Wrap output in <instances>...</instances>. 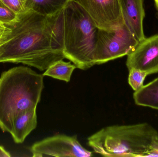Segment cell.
<instances>
[{
	"label": "cell",
	"instance_id": "cell-1",
	"mask_svg": "<svg viewBox=\"0 0 158 157\" xmlns=\"http://www.w3.org/2000/svg\"><path fill=\"white\" fill-rule=\"evenodd\" d=\"M6 25L7 30L0 39V63H21L44 71L65 59L50 17L27 9Z\"/></svg>",
	"mask_w": 158,
	"mask_h": 157
},
{
	"label": "cell",
	"instance_id": "cell-2",
	"mask_svg": "<svg viewBox=\"0 0 158 157\" xmlns=\"http://www.w3.org/2000/svg\"><path fill=\"white\" fill-rule=\"evenodd\" d=\"M44 76L29 67L17 66L0 77V128L10 133L21 112L37 108L44 88Z\"/></svg>",
	"mask_w": 158,
	"mask_h": 157
},
{
	"label": "cell",
	"instance_id": "cell-3",
	"mask_svg": "<svg viewBox=\"0 0 158 157\" xmlns=\"http://www.w3.org/2000/svg\"><path fill=\"white\" fill-rule=\"evenodd\" d=\"M98 29L76 2L71 0L61 11L60 35L63 53L77 68L86 70L95 65L94 53Z\"/></svg>",
	"mask_w": 158,
	"mask_h": 157
},
{
	"label": "cell",
	"instance_id": "cell-4",
	"mask_svg": "<svg viewBox=\"0 0 158 157\" xmlns=\"http://www.w3.org/2000/svg\"><path fill=\"white\" fill-rule=\"evenodd\" d=\"M158 132L148 123L105 127L87 139L94 152L104 157H144Z\"/></svg>",
	"mask_w": 158,
	"mask_h": 157
},
{
	"label": "cell",
	"instance_id": "cell-5",
	"mask_svg": "<svg viewBox=\"0 0 158 157\" xmlns=\"http://www.w3.org/2000/svg\"><path fill=\"white\" fill-rule=\"evenodd\" d=\"M139 41L124 23L111 30L98 29L94 53L95 65L128 55Z\"/></svg>",
	"mask_w": 158,
	"mask_h": 157
},
{
	"label": "cell",
	"instance_id": "cell-6",
	"mask_svg": "<svg viewBox=\"0 0 158 157\" xmlns=\"http://www.w3.org/2000/svg\"><path fill=\"white\" fill-rule=\"evenodd\" d=\"M30 151L34 157H88L93 153L83 147L77 135H56L32 145Z\"/></svg>",
	"mask_w": 158,
	"mask_h": 157
},
{
	"label": "cell",
	"instance_id": "cell-7",
	"mask_svg": "<svg viewBox=\"0 0 158 157\" xmlns=\"http://www.w3.org/2000/svg\"><path fill=\"white\" fill-rule=\"evenodd\" d=\"M81 6L98 29L111 30L124 23L119 0H72Z\"/></svg>",
	"mask_w": 158,
	"mask_h": 157
},
{
	"label": "cell",
	"instance_id": "cell-8",
	"mask_svg": "<svg viewBox=\"0 0 158 157\" xmlns=\"http://www.w3.org/2000/svg\"><path fill=\"white\" fill-rule=\"evenodd\" d=\"M128 70L136 69L148 74L158 72V34L140 41L127 55Z\"/></svg>",
	"mask_w": 158,
	"mask_h": 157
},
{
	"label": "cell",
	"instance_id": "cell-9",
	"mask_svg": "<svg viewBox=\"0 0 158 157\" xmlns=\"http://www.w3.org/2000/svg\"><path fill=\"white\" fill-rule=\"evenodd\" d=\"M124 23L140 42L145 38L143 30V0H119Z\"/></svg>",
	"mask_w": 158,
	"mask_h": 157
},
{
	"label": "cell",
	"instance_id": "cell-10",
	"mask_svg": "<svg viewBox=\"0 0 158 157\" xmlns=\"http://www.w3.org/2000/svg\"><path fill=\"white\" fill-rule=\"evenodd\" d=\"M37 108L25 111L19 114L13 122L9 133L14 142L22 143L37 126Z\"/></svg>",
	"mask_w": 158,
	"mask_h": 157
},
{
	"label": "cell",
	"instance_id": "cell-11",
	"mask_svg": "<svg viewBox=\"0 0 158 157\" xmlns=\"http://www.w3.org/2000/svg\"><path fill=\"white\" fill-rule=\"evenodd\" d=\"M133 98L136 105L158 110V77L135 91Z\"/></svg>",
	"mask_w": 158,
	"mask_h": 157
},
{
	"label": "cell",
	"instance_id": "cell-12",
	"mask_svg": "<svg viewBox=\"0 0 158 157\" xmlns=\"http://www.w3.org/2000/svg\"><path fill=\"white\" fill-rule=\"evenodd\" d=\"M71 0H26L27 9H31L45 16L55 14L64 9Z\"/></svg>",
	"mask_w": 158,
	"mask_h": 157
},
{
	"label": "cell",
	"instance_id": "cell-13",
	"mask_svg": "<svg viewBox=\"0 0 158 157\" xmlns=\"http://www.w3.org/2000/svg\"><path fill=\"white\" fill-rule=\"evenodd\" d=\"M77 68L71 62H65L63 60L56 61L45 70L43 75L68 83L70 81L74 70Z\"/></svg>",
	"mask_w": 158,
	"mask_h": 157
},
{
	"label": "cell",
	"instance_id": "cell-14",
	"mask_svg": "<svg viewBox=\"0 0 158 157\" xmlns=\"http://www.w3.org/2000/svg\"><path fill=\"white\" fill-rule=\"evenodd\" d=\"M148 74L136 69L129 70L128 82L135 91H138L143 86V83Z\"/></svg>",
	"mask_w": 158,
	"mask_h": 157
},
{
	"label": "cell",
	"instance_id": "cell-15",
	"mask_svg": "<svg viewBox=\"0 0 158 157\" xmlns=\"http://www.w3.org/2000/svg\"><path fill=\"white\" fill-rule=\"evenodd\" d=\"M18 15L11 10L2 0H0V21L9 25L15 21Z\"/></svg>",
	"mask_w": 158,
	"mask_h": 157
},
{
	"label": "cell",
	"instance_id": "cell-16",
	"mask_svg": "<svg viewBox=\"0 0 158 157\" xmlns=\"http://www.w3.org/2000/svg\"><path fill=\"white\" fill-rule=\"evenodd\" d=\"M2 2L17 15L22 14L27 9L24 0H2Z\"/></svg>",
	"mask_w": 158,
	"mask_h": 157
},
{
	"label": "cell",
	"instance_id": "cell-17",
	"mask_svg": "<svg viewBox=\"0 0 158 157\" xmlns=\"http://www.w3.org/2000/svg\"><path fill=\"white\" fill-rule=\"evenodd\" d=\"M144 157H158V135L154 138Z\"/></svg>",
	"mask_w": 158,
	"mask_h": 157
},
{
	"label": "cell",
	"instance_id": "cell-18",
	"mask_svg": "<svg viewBox=\"0 0 158 157\" xmlns=\"http://www.w3.org/2000/svg\"><path fill=\"white\" fill-rule=\"evenodd\" d=\"M7 29V26L0 21V39L3 37Z\"/></svg>",
	"mask_w": 158,
	"mask_h": 157
},
{
	"label": "cell",
	"instance_id": "cell-19",
	"mask_svg": "<svg viewBox=\"0 0 158 157\" xmlns=\"http://www.w3.org/2000/svg\"><path fill=\"white\" fill-rule=\"evenodd\" d=\"M11 156L10 153H8L3 147L0 146V157H9Z\"/></svg>",
	"mask_w": 158,
	"mask_h": 157
},
{
	"label": "cell",
	"instance_id": "cell-20",
	"mask_svg": "<svg viewBox=\"0 0 158 157\" xmlns=\"http://www.w3.org/2000/svg\"><path fill=\"white\" fill-rule=\"evenodd\" d=\"M155 1V4H156V6L157 9L158 10V0H154Z\"/></svg>",
	"mask_w": 158,
	"mask_h": 157
},
{
	"label": "cell",
	"instance_id": "cell-21",
	"mask_svg": "<svg viewBox=\"0 0 158 157\" xmlns=\"http://www.w3.org/2000/svg\"><path fill=\"white\" fill-rule=\"evenodd\" d=\"M24 1H25V2H26V0H24Z\"/></svg>",
	"mask_w": 158,
	"mask_h": 157
}]
</instances>
